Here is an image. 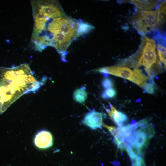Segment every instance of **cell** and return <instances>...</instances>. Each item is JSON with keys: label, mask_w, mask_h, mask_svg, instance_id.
<instances>
[{"label": "cell", "mask_w": 166, "mask_h": 166, "mask_svg": "<svg viewBox=\"0 0 166 166\" xmlns=\"http://www.w3.org/2000/svg\"><path fill=\"white\" fill-rule=\"evenodd\" d=\"M102 126L106 128L109 131L110 133L114 136L118 135V130L114 126H110L102 123Z\"/></svg>", "instance_id": "16"}, {"label": "cell", "mask_w": 166, "mask_h": 166, "mask_svg": "<svg viewBox=\"0 0 166 166\" xmlns=\"http://www.w3.org/2000/svg\"><path fill=\"white\" fill-rule=\"evenodd\" d=\"M77 23L62 16L50 19L45 23L43 30L34 37L48 38L56 48L65 49L74 38L83 33V24Z\"/></svg>", "instance_id": "2"}, {"label": "cell", "mask_w": 166, "mask_h": 166, "mask_svg": "<svg viewBox=\"0 0 166 166\" xmlns=\"http://www.w3.org/2000/svg\"><path fill=\"white\" fill-rule=\"evenodd\" d=\"M41 85L27 64L0 67V114L22 95L36 91Z\"/></svg>", "instance_id": "1"}, {"label": "cell", "mask_w": 166, "mask_h": 166, "mask_svg": "<svg viewBox=\"0 0 166 166\" xmlns=\"http://www.w3.org/2000/svg\"><path fill=\"white\" fill-rule=\"evenodd\" d=\"M87 96L86 88L83 86L76 89L74 92L73 98L75 101L83 103L85 102L87 97Z\"/></svg>", "instance_id": "11"}, {"label": "cell", "mask_w": 166, "mask_h": 166, "mask_svg": "<svg viewBox=\"0 0 166 166\" xmlns=\"http://www.w3.org/2000/svg\"><path fill=\"white\" fill-rule=\"evenodd\" d=\"M157 53L160 61L163 63L165 68L166 67V52L157 49Z\"/></svg>", "instance_id": "17"}, {"label": "cell", "mask_w": 166, "mask_h": 166, "mask_svg": "<svg viewBox=\"0 0 166 166\" xmlns=\"http://www.w3.org/2000/svg\"><path fill=\"white\" fill-rule=\"evenodd\" d=\"M101 85L105 89L112 88L113 85V81L110 78L106 77L102 81Z\"/></svg>", "instance_id": "15"}, {"label": "cell", "mask_w": 166, "mask_h": 166, "mask_svg": "<svg viewBox=\"0 0 166 166\" xmlns=\"http://www.w3.org/2000/svg\"><path fill=\"white\" fill-rule=\"evenodd\" d=\"M34 143L38 148L45 149L51 147L53 144V138L51 133L46 130L39 132L34 138Z\"/></svg>", "instance_id": "7"}, {"label": "cell", "mask_w": 166, "mask_h": 166, "mask_svg": "<svg viewBox=\"0 0 166 166\" xmlns=\"http://www.w3.org/2000/svg\"><path fill=\"white\" fill-rule=\"evenodd\" d=\"M116 94V90L113 88L105 89L101 93V97L104 99H108L114 97Z\"/></svg>", "instance_id": "13"}, {"label": "cell", "mask_w": 166, "mask_h": 166, "mask_svg": "<svg viewBox=\"0 0 166 166\" xmlns=\"http://www.w3.org/2000/svg\"><path fill=\"white\" fill-rule=\"evenodd\" d=\"M127 147V143L125 142H121L118 146V148H119L121 151H123L124 150H125Z\"/></svg>", "instance_id": "19"}, {"label": "cell", "mask_w": 166, "mask_h": 166, "mask_svg": "<svg viewBox=\"0 0 166 166\" xmlns=\"http://www.w3.org/2000/svg\"><path fill=\"white\" fill-rule=\"evenodd\" d=\"M140 87L144 89L145 92L148 93L152 94L155 93V83L154 82H145L141 85Z\"/></svg>", "instance_id": "14"}, {"label": "cell", "mask_w": 166, "mask_h": 166, "mask_svg": "<svg viewBox=\"0 0 166 166\" xmlns=\"http://www.w3.org/2000/svg\"><path fill=\"white\" fill-rule=\"evenodd\" d=\"M156 45L154 40L147 37H144L137 52L132 57L137 65L146 68H149L157 61L155 52Z\"/></svg>", "instance_id": "3"}, {"label": "cell", "mask_w": 166, "mask_h": 166, "mask_svg": "<svg viewBox=\"0 0 166 166\" xmlns=\"http://www.w3.org/2000/svg\"><path fill=\"white\" fill-rule=\"evenodd\" d=\"M149 121L148 118H145L138 121L137 123V127H143L147 124Z\"/></svg>", "instance_id": "18"}, {"label": "cell", "mask_w": 166, "mask_h": 166, "mask_svg": "<svg viewBox=\"0 0 166 166\" xmlns=\"http://www.w3.org/2000/svg\"><path fill=\"white\" fill-rule=\"evenodd\" d=\"M111 110L106 109L110 118L119 127L122 126V124L128 119L127 116L121 112L117 111L115 108L111 105H110Z\"/></svg>", "instance_id": "8"}, {"label": "cell", "mask_w": 166, "mask_h": 166, "mask_svg": "<svg viewBox=\"0 0 166 166\" xmlns=\"http://www.w3.org/2000/svg\"><path fill=\"white\" fill-rule=\"evenodd\" d=\"M98 71L105 77L111 74L128 80L140 87L149 78L141 70L137 68L132 70L125 67L113 66L101 68Z\"/></svg>", "instance_id": "4"}, {"label": "cell", "mask_w": 166, "mask_h": 166, "mask_svg": "<svg viewBox=\"0 0 166 166\" xmlns=\"http://www.w3.org/2000/svg\"><path fill=\"white\" fill-rule=\"evenodd\" d=\"M140 129L150 139L155 134V131L152 124H147L141 128Z\"/></svg>", "instance_id": "12"}, {"label": "cell", "mask_w": 166, "mask_h": 166, "mask_svg": "<svg viewBox=\"0 0 166 166\" xmlns=\"http://www.w3.org/2000/svg\"><path fill=\"white\" fill-rule=\"evenodd\" d=\"M156 11L138 10L133 19V27L141 36L155 30L156 26Z\"/></svg>", "instance_id": "5"}, {"label": "cell", "mask_w": 166, "mask_h": 166, "mask_svg": "<svg viewBox=\"0 0 166 166\" xmlns=\"http://www.w3.org/2000/svg\"><path fill=\"white\" fill-rule=\"evenodd\" d=\"M166 1L159 4L156 14V25L162 26L166 21Z\"/></svg>", "instance_id": "10"}, {"label": "cell", "mask_w": 166, "mask_h": 166, "mask_svg": "<svg viewBox=\"0 0 166 166\" xmlns=\"http://www.w3.org/2000/svg\"><path fill=\"white\" fill-rule=\"evenodd\" d=\"M103 121V114L93 110L86 114L81 121L82 124L95 130L101 128Z\"/></svg>", "instance_id": "6"}, {"label": "cell", "mask_w": 166, "mask_h": 166, "mask_svg": "<svg viewBox=\"0 0 166 166\" xmlns=\"http://www.w3.org/2000/svg\"><path fill=\"white\" fill-rule=\"evenodd\" d=\"M159 1L157 0H131V2L139 10L146 11L157 8Z\"/></svg>", "instance_id": "9"}]
</instances>
